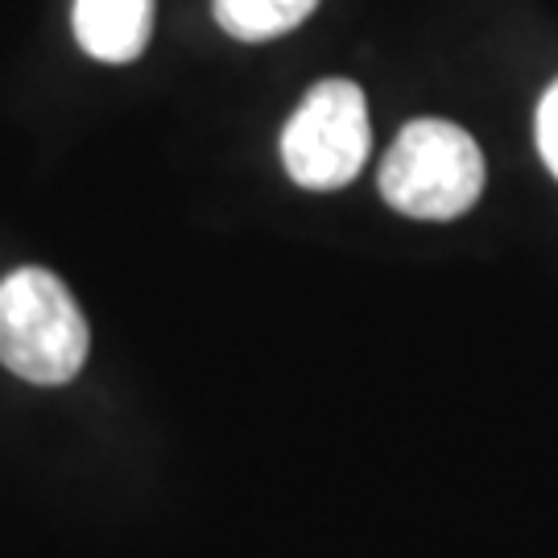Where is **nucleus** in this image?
<instances>
[{"mask_svg": "<svg viewBox=\"0 0 558 558\" xmlns=\"http://www.w3.org/2000/svg\"><path fill=\"white\" fill-rule=\"evenodd\" d=\"M92 336L80 302L50 269L25 265L0 281V364L29 385L80 377Z\"/></svg>", "mask_w": 558, "mask_h": 558, "instance_id": "nucleus-1", "label": "nucleus"}, {"mask_svg": "<svg viewBox=\"0 0 558 558\" xmlns=\"http://www.w3.org/2000/svg\"><path fill=\"white\" fill-rule=\"evenodd\" d=\"M484 191V154L451 120H410L380 161V195L410 220H456Z\"/></svg>", "mask_w": 558, "mask_h": 558, "instance_id": "nucleus-2", "label": "nucleus"}, {"mask_svg": "<svg viewBox=\"0 0 558 558\" xmlns=\"http://www.w3.org/2000/svg\"><path fill=\"white\" fill-rule=\"evenodd\" d=\"M368 104L352 80H323L306 92L281 133L286 174L302 191H339L368 161Z\"/></svg>", "mask_w": 558, "mask_h": 558, "instance_id": "nucleus-3", "label": "nucleus"}, {"mask_svg": "<svg viewBox=\"0 0 558 558\" xmlns=\"http://www.w3.org/2000/svg\"><path fill=\"white\" fill-rule=\"evenodd\" d=\"M71 25L92 59L133 62L154 34V0H75Z\"/></svg>", "mask_w": 558, "mask_h": 558, "instance_id": "nucleus-4", "label": "nucleus"}, {"mask_svg": "<svg viewBox=\"0 0 558 558\" xmlns=\"http://www.w3.org/2000/svg\"><path fill=\"white\" fill-rule=\"evenodd\" d=\"M315 9L319 0H216V21L236 41H269L299 29Z\"/></svg>", "mask_w": 558, "mask_h": 558, "instance_id": "nucleus-5", "label": "nucleus"}, {"mask_svg": "<svg viewBox=\"0 0 558 558\" xmlns=\"http://www.w3.org/2000/svg\"><path fill=\"white\" fill-rule=\"evenodd\" d=\"M538 149L542 161L550 166V174L558 179V80L546 87V96L538 104Z\"/></svg>", "mask_w": 558, "mask_h": 558, "instance_id": "nucleus-6", "label": "nucleus"}]
</instances>
